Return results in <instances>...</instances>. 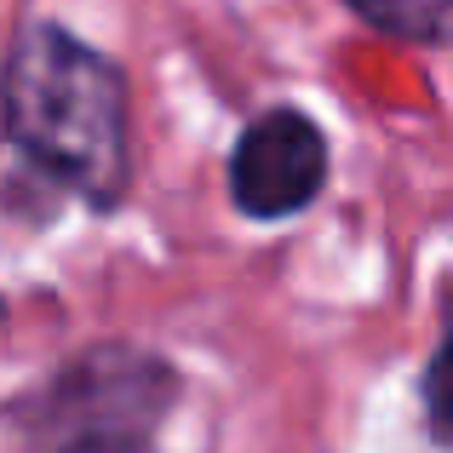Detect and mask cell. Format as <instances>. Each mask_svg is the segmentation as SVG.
<instances>
[{"label": "cell", "instance_id": "1", "mask_svg": "<svg viewBox=\"0 0 453 453\" xmlns=\"http://www.w3.org/2000/svg\"><path fill=\"white\" fill-rule=\"evenodd\" d=\"M0 115L23 161L87 207H121L133 184L127 144V75L115 58L69 35L64 23H29L0 69Z\"/></svg>", "mask_w": 453, "mask_h": 453}, {"label": "cell", "instance_id": "2", "mask_svg": "<svg viewBox=\"0 0 453 453\" xmlns=\"http://www.w3.org/2000/svg\"><path fill=\"white\" fill-rule=\"evenodd\" d=\"M327 184V138L304 110H270L235 138L230 196L247 219H293Z\"/></svg>", "mask_w": 453, "mask_h": 453}, {"label": "cell", "instance_id": "3", "mask_svg": "<svg viewBox=\"0 0 453 453\" xmlns=\"http://www.w3.org/2000/svg\"><path fill=\"white\" fill-rule=\"evenodd\" d=\"M178 379L144 350H92L52 385L41 402V425L58 436L69 431H98V425H121V431H155L166 413Z\"/></svg>", "mask_w": 453, "mask_h": 453}, {"label": "cell", "instance_id": "4", "mask_svg": "<svg viewBox=\"0 0 453 453\" xmlns=\"http://www.w3.org/2000/svg\"><path fill=\"white\" fill-rule=\"evenodd\" d=\"M350 12L390 41H419V46H442L453 23V0H350Z\"/></svg>", "mask_w": 453, "mask_h": 453}, {"label": "cell", "instance_id": "5", "mask_svg": "<svg viewBox=\"0 0 453 453\" xmlns=\"http://www.w3.org/2000/svg\"><path fill=\"white\" fill-rule=\"evenodd\" d=\"M52 453H150V431H121V425L69 431V436H58Z\"/></svg>", "mask_w": 453, "mask_h": 453}, {"label": "cell", "instance_id": "6", "mask_svg": "<svg viewBox=\"0 0 453 453\" xmlns=\"http://www.w3.org/2000/svg\"><path fill=\"white\" fill-rule=\"evenodd\" d=\"M442 350L431 356V362H425V408H431V431L442 436Z\"/></svg>", "mask_w": 453, "mask_h": 453}]
</instances>
